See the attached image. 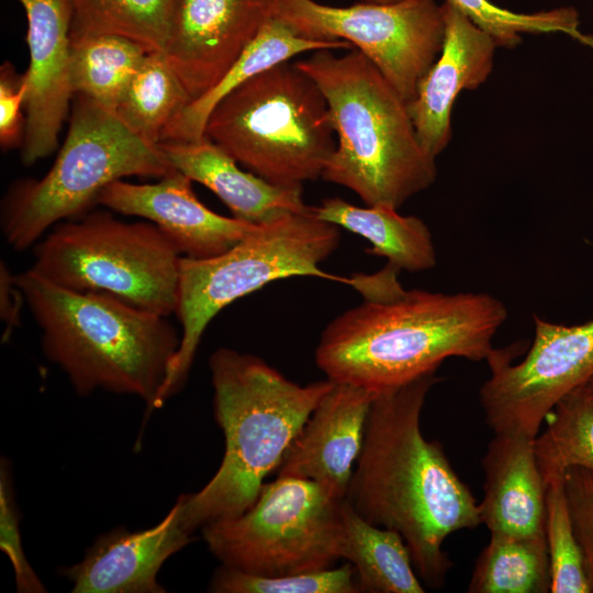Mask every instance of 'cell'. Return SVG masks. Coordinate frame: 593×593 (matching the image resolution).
Masks as SVG:
<instances>
[{"mask_svg": "<svg viewBox=\"0 0 593 593\" xmlns=\"http://www.w3.org/2000/svg\"><path fill=\"white\" fill-rule=\"evenodd\" d=\"M204 136L248 171L283 187L322 177L336 147L323 93L289 61L225 96L209 115Z\"/></svg>", "mask_w": 593, "mask_h": 593, "instance_id": "52a82bcc", "label": "cell"}, {"mask_svg": "<svg viewBox=\"0 0 593 593\" xmlns=\"http://www.w3.org/2000/svg\"><path fill=\"white\" fill-rule=\"evenodd\" d=\"M343 501L312 480L277 475L247 511L204 526L202 535L222 566L250 574L326 570L342 559Z\"/></svg>", "mask_w": 593, "mask_h": 593, "instance_id": "30bf717a", "label": "cell"}, {"mask_svg": "<svg viewBox=\"0 0 593 593\" xmlns=\"http://www.w3.org/2000/svg\"><path fill=\"white\" fill-rule=\"evenodd\" d=\"M214 417L224 435L222 462L198 492L181 494V521L192 534L233 518L256 501L291 443L332 389L326 379L305 385L264 359L222 347L209 359Z\"/></svg>", "mask_w": 593, "mask_h": 593, "instance_id": "3957f363", "label": "cell"}, {"mask_svg": "<svg viewBox=\"0 0 593 593\" xmlns=\"http://www.w3.org/2000/svg\"><path fill=\"white\" fill-rule=\"evenodd\" d=\"M534 441L544 482L572 467L593 473V400L583 385L562 398L547 415Z\"/></svg>", "mask_w": 593, "mask_h": 593, "instance_id": "83f0119b", "label": "cell"}, {"mask_svg": "<svg viewBox=\"0 0 593 593\" xmlns=\"http://www.w3.org/2000/svg\"><path fill=\"white\" fill-rule=\"evenodd\" d=\"M0 547L13 566L19 592L41 593L46 591L23 551L11 480L8 466L3 461L0 471Z\"/></svg>", "mask_w": 593, "mask_h": 593, "instance_id": "1f68e13d", "label": "cell"}, {"mask_svg": "<svg viewBox=\"0 0 593 593\" xmlns=\"http://www.w3.org/2000/svg\"><path fill=\"white\" fill-rule=\"evenodd\" d=\"M275 18L298 35L345 41L362 53L407 102L440 54L443 3L436 0L362 2L332 7L315 0H277Z\"/></svg>", "mask_w": 593, "mask_h": 593, "instance_id": "8fae6325", "label": "cell"}, {"mask_svg": "<svg viewBox=\"0 0 593 593\" xmlns=\"http://www.w3.org/2000/svg\"><path fill=\"white\" fill-rule=\"evenodd\" d=\"M376 394L334 382L291 443L277 475L312 480L335 499L344 500Z\"/></svg>", "mask_w": 593, "mask_h": 593, "instance_id": "2e32d148", "label": "cell"}, {"mask_svg": "<svg viewBox=\"0 0 593 593\" xmlns=\"http://www.w3.org/2000/svg\"><path fill=\"white\" fill-rule=\"evenodd\" d=\"M588 395L593 400V376L583 384Z\"/></svg>", "mask_w": 593, "mask_h": 593, "instance_id": "d590c367", "label": "cell"}, {"mask_svg": "<svg viewBox=\"0 0 593 593\" xmlns=\"http://www.w3.org/2000/svg\"><path fill=\"white\" fill-rule=\"evenodd\" d=\"M191 101L164 52H149L114 113L141 138L158 145L166 126Z\"/></svg>", "mask_w": 593, "mask_h": 593, "instance_id": "484cf974", "label": "cell"}, {"mask_svg": "<svg viewBox=\"0 0 593 593\" xmlns=\"http://www.w3.org/2000/svg\"><path fill=\"white\" fill-rule=\"evenodd\" d=\"M174 170L159 145L141 138L92 99L75 94L68 133L52 168L40 179L13 182L2 199L3 238L15 250L29 249L57 223L86 213L111 182L163 178Z\"/></svg>", "mask_w": 593, "mask_h": 593, "instance_id": "ba28073f", "label": "cell"}, {"mask_svg": "<svg viewBox=\"0 0 593 593\" xmlns=\"http://www.w3.org/2000/svg\"><path fill=\"white\" fill-rule=\"evenodd\" d=\"M340 557L350 562L361 592L424 593L402 536L363 519L344 499Z\"/></svg>", "mask_w": 593, "mask_h": 593, "instance_id": "603a6c76", "label": "cell"}, {"mask_svg": "<svg viewBox=\"0 0 593 593\" xmlns=\"http://www.w3.org/2000/svg\"><path fill=\"white\" fill-rule=\"evenodd\" d=\"M545 485V536L550 562V592L591 593L568 506L564 475L552 477Z\"/></svg>", "mask_w": 593, "mask_h": 593, "instance_id": "f546056e", "label": "cell"}, {"mask_svg": "<svg viewBox=\"0 0 593 593\" xmlns=\"http://www.w3.org/2000/svg\"><path fill=\"white\" fill-rule=\"evenodd\" d=\"M26 304L22 290L4 261L0 262V316L4 324L3 338L21 324V312Z\"/></svg>", "mask_w": 593, "mask_h": 593, "instance_id": "e575fe53", "label": "cell"}, {"mask_svg": "<svg viewBox=\"0 0 593 593\" xmlns=\"http://www.w3.org/2000/svg\"><path fill=\"white\" fill-rule=\"evenodd\" d=\"M445 36L439 56L407 103L418 141L433 158L451 139V110L462 90H474L490 76L497 45L461 12L443 2Z\"/></svg>", "mask_w": 593, "mask_h": 593, "instance_id": "e0dca14e", "label": "cell"}, {"mask_svg": "<svg viewBox=\"0 0 593 593\" xmlns=\"http://www.w3.org/2000/svg\"><path fill=\"white\" fill-rule=\"evenodd\" d=\"M295 65L323 93L337 139L321 178L393 210L433 184L436 159L423 149L407 102L362 53L322 49Z\"/></svg>", "mask_w": 593, "mask_h": 593, "instance_id": "5b68a950", "label": "cell"}, {"mask_svg": "<svg viewBox=\"0 0 593 593\" xmlns=\"http://www.w3.org/2000/svg\"><path fill=\"white\" fill-rule=\"evenodd\" d=\"M535 337L526 357L513 363L518 345L486 358L491 376L480 403L494 434L536 437L556 404L593 376V320L574 325L533 316Z\"/></svg>", "mask_w": 593, "mask_h": 593, "instance_id": "7c38bea8", "label": "cell"}, {"mask_svg": "<svg viewBox=\"0 0 593 593\" xmlns=\"http://www.w3.org/2000/svg\"><path fill=\"white\" fill-rule=\"evenodd\" d=\"M490 34L497 47L515 48L523 34H566L593 51V36L580 29V14L573 7H559L532 13L514 12L490 0H445Z\"/></svg>", "mask_w": 593, "mask_h": 593, "instance_id": "f1b7e54d", "label": "cell"}, {"mask_svg": "<svg viewBox=\"0 0 593 593\" xmlns=\"http://www.w3.org/2000/svg\"><path fill=\"white\" fill-rule=\"evenodd\" d=\"M210 592L215 593H359L356 570L350 562L338 568L278 577L243 572L226 566L213 574Z\"/></svg>", "mask_w": 593, "mask_h": 593, "instance_id": "4dcf8cb0", "label": "cell"}, {"mask_svg": "<svg viewBox=\"0 0 593 593\" xmlns=\"http://www.w3.org/2000/svg\"><path fill=\"white\" fill-rule=\"evenodd\" d=\"M148 53L142 44L120 35L70 36L74 94H83L115 112Z\"/></svg>", "mask_w": 593, "mask_h": 593, "instance_id": "cb8c5ba5", "label": "cell"}, {"mask_svg": "<svg viewBox=\"0 0 593 593\" xmlns=\"http://www.w3.org/2000/svg\"><path fill=\"white\" fill-rule=\"evenodd\" d=\"M70 36L114 34L164 52L180 0H71Z\"/></svg>", "mask_w": 593, "mask_h": 593, "instance_id": "4316f807", "label": "cell"}, {"mask_svg": "<svg viewBox=\"0 0 593 593\" xmlns=\"http://www.w3.org/2000/svg\"><path fill=\"white\" fill-rule=\"evenodd\" d=\"M438 381L435 371L377 392L345 497L363 519L402 536L418 578L433 589L452 566L446 538L481 524L479 503L441 444L421 430L422 409Z\"/></svg>", "mask_w": 593, "mask_h": 593, "instance_id": "6da1fadb", "label": "cell"}, {"mask_svg": "<svg viewBox=\"0 0 593 593\" xmlns=\"http://www.w3.org/2000/svg\"><path fill=\"white\" fill-rule=\"evenodd\" d=\"M313 213L321 220L367 239L368 254L385 257L400 270L418 272L436 265V250L428 226L417 216L401 215L383 206H357L340 198H327Z\"/></svg>", "mask_w": 593, "mask_h": 593, "instance_id": "7402d4cb", "label": "cell"}, {"mask_svg": "<svg viewBox=\"0 0 593 593\" xmlns=\"http://www.w3.org/2000/svg\"><path fill=\"white\" fill-rule=\"evenodd\" d=\"M363 2H374V3H390V2H395V1H399V0H362Z\"/></svg>", "mask_w": 593, "mask_h": 593, "instance_id": "8d00e7d4", "label": "cell"}, {"mask_svg": "<svg viewBox=\"0 0 593 593\" xmlns=\"http://www.w3.org/2000/svg\"><path fill=\"white\" fill-rule=\"evenodd\" d=\"M550 562L545 535L490 533L475 560L470 593L550 592Z\"/></svg>", "mask_w": 593, "mask_h": 593, "instance_id": "d4e9b609", "label": "cell"}, {"mask_svg": "<svg viewBox=\"0 0 593 593\" xmlns=\"http://www.w3.org/2000/svg\"><path fill=\"white\" fill-rule=\"evenodd\" d=\"M339 227L312 211L290 213L258 225L223 254L204 259L181 256L175 314L181 325L178 351L159 391L157 409L187 381L201 337L217 313L269 282L313 276L348 284L323 271L338 247Z\"/></svg>", "mask_w": 593, "mask_h": 593, "instance_id": "8992f818", "label": "cell"}, {"mask_svg": "<svg viewBox=\"0 0 593 593\" xmlns=\"http://www.w3.org/2000/svg\"><path fill=\"white\" fill-rule=\"evenodd\" d=\"M31 267L74 291L111 294L169 316L178 299L181 254L154 223L124 222L109 209L57 223L34 246Z\"/></svg>", "mask_w": 593, "mask_h": 593, "instance_id": "9c48e42d", "label": "cell"}, {"mask_svg": "<svg viewBox=\"0 0 593 593\" xmlns=\"http://www.w3.org/2000/svg\"><path fill=\"white\" fill-rule=\"evenodd\" d=\"M174 169L211 190L233 217L261 225L290 213L310 210L302 187L273 184L239 164L205 136L191 142L158 144Z\"/></svg>", "mask_w": 593, "mask_h": 593, "instance_id": "d6986e66", "label": "cell"}, {"mask_svg": "<svg viewBox=\"0 0 593 593\" xmlns=\"http://www.w3.org/2000/svg\"><path fill=\"white\" fill-rule=\"evenodd\" d=\"M181 521V502L147 529L118 528L100 536L85 558L64 573L74 593H161L157 582L164 562L192 541Z\"/></svg>", "mask_w": 593, "mask_h": 593, "instance_id": "ac0fdd59", "label": "cell"}, {"mask_svg": "<svg viewBox=\"0 0 593 593\" xmlns=\"http://www.w3.org/2000/svg\"><path fill=\"white\" fill-rule=\"evenodd\" d=\"M15 281L42 332L44 354L79 395L101 389L138 396L148 412L157 409L181 340L167 316L108 293L61 288L32 268Z\"/></svg>", "mask_w": 593, "mask_h": 593, "instance_id": "277c9868", "label": "cell"}, {"mask_svg": "<svg viewBox=\"0 0 593 593\" xmlns=\"http://www.w3.org/2000/svg\"><path fill=\"white\" fill-rule=\"evenodd\" d=\"M192 182L176 169L155 183L120 179L99 193L96 204L154 223L182 256L194 259L225 253L258 226L210 210L195 195Z\"/></svg>", "mask_w": 593, "mask_h": 593, "instance_id": "9a60e30c", "label": "cell"}, {"mask_svg": "<svg viewBox=\"0 0 593 593\" xmlns=\"http://www.w3.org/2000/svg\"><path fill=\"white\" fill-rule=\"evenodd\" d=\"M27 94L24 74L20 75L9 61L0 68V144L3 149L21 147L26 118L22 114Z\"/></svg>", "mask_w": 593, "mask_h": 593, "instance_id": "836d02e7", "label": "cell"}, {"mask_svg": "<svg viewBox=\"0 0 593 593\" xmlns=\"http://www.w3.org/2000/svg\"><path fill=\"white\" fill-rule=\"evenodd\" d=\"M276 5L277 0L179 1L164 54L192 101L226 74L275 18Z\"/></svg>", "mask_w": 593, "mask_h": 593, "instance_id": "4fadbf2b", "label": "cell"}, {"mask_svg": "<svg viewBox=\"0 0 593 593\" xmlns=\"http://www.w3.org/2000/svg\"><path fill=\"white\" fill-rule=\"evenodd\" d=\"M27 22L30 63L21 159L32 165L51 155L74 100L70 80L71 0H16Z\"/></svg>", "mask_w": 593, "mask_h": 593, "instance_id": "5bb4252c", "label": "cell"}, {"mask_svg": "<svg viewBox=\"0 0 593 593\" xmlns=\"http://www.w3.org/2000/svg\"><path fill=\"white\" fill-rule=\"evenodd\" d=\"M506 317L486 293L400 288L366 295L324 328L315 362L335 383L380 392L435 372L450 357L486 360Z\"/></svg>", "mask_w": 593, "mask_h": 593, "instance_id": "7a4b0ae2", "label": "cell"}, {"mask_svg": "<svg viewBox=\"0 0 593 593\" xmlns=\"http://www.w3.org/2000/svg\"><path fill=\"white\" fill-rule=\"evenodd\" d=\"M564 486L590 591L593 593V473L580 467L569 468L564 473Z\"/></svg>", "mask_w": 593, "mask_h": 593, "instance_id": "d6a6232c", "label": "cell"}, {"mask_svg": "<svg viewBox=\"0 0 593 593\" xmlns=\"http://www.w3.org/2000/svg\"><path fill=\"white\" fill-rule=\"evenodd\" d=\"M353 48L345 41H315L294 33L278 18L270 19L226 74L204 94L190 102L164 130L160 142H191L204 137L214 107L235 88L280 63L309 52Z\"/></svg>", "mask_w": 593, "mask_h": 593, "instance_id": "44dd1931", "label": "cell"}, {"mask_svg": "<svg viewBox=\"0 0 593 593\" xmlns=\"http://www.w3.org/2000/svg\"><path fill=\"white\" fill-rule=\"evenodd\" d=\"M535 438L497 433L488 445L479 513L490 533L545 535L546 485L535 455Z\"/></svg>", "mask_w": 593, "mask_h": 593, "instance_id": "ffe728a7", "label": "cell"}]
</instances>
